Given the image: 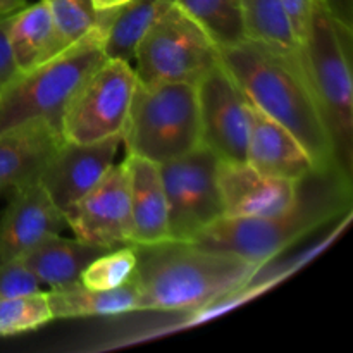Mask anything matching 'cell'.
Instances as JSON below:
<instances>
[{"label":"cell","mask_w":353,"mask_h":353,"mask_svg":"<svg viewBox=\"0 0 353 353\" xmlns=\"http://www.w3.org/2000/svg\"><path fill=\"white\" fill-rule=\"evenodd\" d=\"M10 193L9 203L0 214V264L21 259L43 238L61 233L65 226L64 214L38 179Z\"/></svg>","instance_id":"cell-14"},{"label":"cell","mask_w":353,"mask_h":353,"mask_svg":"<svg viewBox=\"0 0 353 353\" xmlns=\"http://www.w3.org/2000/svg\"><path fill=\"white\" fill-rule=\"evenodd\" d=\"M52 317L47 292L0 300V336L28 333L45 326Z\"/></svg>","instance_id":"cell-25"},{"label":"cell","mask_w":353,"mask_h":353,"mask_svg":"<svg viewBox=\"0 0 353 353\" xmlns=\"http://www.w3.org/2000/svg\"><path fill=\"white\" fill-rule=\"evenodd\" d=\"M352 186L353 179L338 169H317L299 181L295 203L285 212L265 217H219L200 231L192 243L264 268L302 238L350 212Z\"/></svg>","instance_id":"cell-3"},{"label":"cell","mask_w":353,"mask_h":353,"mask_svg":"<svg viewBox=\"0 0 353 353\" xmlns=\"http://www.w3.org/2000/svg\"><path fill=\"white\" fill-rule=\"evenodd\" d=\"M26 6V0H0V19H7V17L14 16Z\"/></svg>","instance_id":"cell-31"},{"label":"cell","mask_w":353,"mask_h":353,"mask_svg":"<svg viewBox=\"0 0 353 353\" xmlns=\"http://www.w3.org/2000/svg\"><path fill=\"white\" fill-rule=\"evenodd\" d=\"M221 62L219 47L176 3H172L138 43L133 69L138 81L196 85Z\"/></svg>","instance_id":"cell-7"},{"label":"cell","mask_w":353,"mask_h":353,"mask_svg":"<svg viewBox=\"0 0 353 353\" xmlns=\"http://www.w3.org/2000/svg\"><path fill=\"white\" fill-rule=\"evenodd\" d=\"M219 48L247 40L241 17V0H174Z\"/></svg>","instance_id":"cell-23"},{"label":"cell","mask_w":353,"mask_h":353,"mask_svg":"<svg viewBox=\"0 0 353 353\" xmlns=\"http://www.w3.org/2000/svg\"><path fill=\"white\" fill-rule=\"evenodd\" d=\"M105 23L78 43L0 86V133L43 121L61 131V119L79 86L107 61L102 50Z\"/></svg>","instance_id":"cell-5"},{"label":"cell","mask_w":353,"mask_h":353,"mask_svg":"<svg viewBox=\"0 0 353 353\" xmlns=\"http://www.w3.org/2000/svg\"><path fill=\"white\" fill-rule=\"evenodd\" d=\"M134 245L112 248L99 255L81 272L79 283L90 290H112L130 281L137 271Z\"/></svg>","instance_id":"cell-26"},{"label":"cell","mask_w":353,"mask_h":353,"mask_svg":"<svg viewBox=\"0 0 353 353\" xmlns=\"http://www.w3.org/2000/svg\"><path fill=\"white\" fill-rule=\"evenodd\" d=\"M196 97L203 147L209 148L217 161H245L250 102L221 62L196 83Z\"/></svg>","instance_id":"cell-10"},{"label":"cell","mask_w":353,"mask_h":353,"mask_svg":"<svg viewBox=\"0 0 353 353\" xmlns=\"http://www.w3.org/2000/svg\"><path fill=\"white\" fill-rule=\"evenodd\" d=\"M331 14L336 17L340 23L352 28L353 21V0H323Z\"/></svg>","instance_id":"cell-30"},{"label":"cell","mask_w":353,"mask_h":353,"mask_svg":"<svg viewBox=\"0 0 353 353\" xmlns=\"http://www.w3.org/2000/svg\"><path fill=\"white\" fill-rule=\"evenodd\" d=\"M302 64L330 133L338 169L353 179L352 28L340 23L323 0L316 3L302 41Z\"/></svg>","instance_id":"cell-4"},{"label":"cell","mask_w":353,"mask_h":353,"mask_svg":"<svg viewBox=\"0 0 353 353\" xmlns=\"http://www.w3.org/2000/svg\"><path fill=\"white\" fill-rule=\"evenodd\" d=\"M54 19L55 55L102 26L107 10H99L92 0H48Z\"/></svg>","instance_id":"cell-24"},{"label":"cell","mask_w":353,"mask_h":353,"mask_svg":"<svg viewBox=\"0 0 353 353\" xmlns=\"http://www.w3.org/2000/svg\"><path fill=\"white\" fill-rule=\"evenodd\" d=\"M138 78L130 62L107 59L79 86L61 119V134L72 143L123 137Z\"/></svg>","instance_id":"cell-8"},{"label":"cell","mask_w":353,"mask_h":353,"mask_svg":"<svg viewBox=\"0 0 353 353\" xmlns=\"http://www.w3.org/2000/svg\"><path fill=\"white\" fill-rule=\"evenodd\" d=\"M223 217L276 216L295 203L299 183L259 172L247 161L217 162Z\"/></svg>","instance_id":"cell-13"},{"label":"cell","mask_w":353,"mask_h":353,"mask_svg":"<svg viewBox=\"0 0 353 353\" xmlns=\"http://www.w3.org/2000/svg\"><path fill=\"white\" fill-rule=\"evenodd\" d=\"M121 143L126 155L159 165L200 147L196 85L138 81Z\"/></svg>","instance_id":"cell-6"},{"label":"cell","mask_w":353,"mask_h":353,"mask_svg":"<svg viewBox=\"0 0 353 353\" xmlns=\"http://www.w3.org/2000/svg\"><path fill=\"white\" fill-rule=\"evenodd\" d=\"M137 248L140 312H196L238 295L262 268L186 241Z\"/></svg>","instance_id":"cell-2"},{"label":"cell","mask_w":353,"mask_h":353,"mask_svg":"<svg viewBox=\"0 0 353 353\" xmlns=\"http://www.w3.org/2000/svg\"><path fill=\"white\" fill-rule=\"evenodd\" d=\"M217 157L203 145L159 165L168 200L169 240L192 243L207 226L223 217Z\"/></svg>","instance_id":"cell-9"},{"label":"cell","mask_w":353,"mask_h":353,"mask_svg":"<svg viewBox=\"0 0 353 353\" xmlns=\"http://www.w3.org/2000/svg\"><path fill=\"white\" fill-rule=\"evenodd\" d=\"M105 252L107 248L86 243L76 236L64 238L57 233L43 238L21 261L41 285L57 290L78 283L86 265Z\"/></svg>","instance_id":"cell-18"},{"label":"cell","mask_w":353,"mask_h":353,"mask_svg":"<svg viewBox=\"0 0 353 353\" xmlns=\"http://www.w3.org/2000/svg\"><path fill=\"white\" fill-rule=\"evenodd\" d=\"M47 299L54 321L140 312V292L134 276L112 290H90L78 281L64 288L50 290Z\"/></svg>","instance_id":"cell-19"},{"label":"cell","mask_w":353,"mask_h":353,"mask_svg":"<svg viewBox=\"0 0 353 353\" xmlns=\"http://www.w3.org/2000/svg\"><path fill=\"white\" fill-rule=\"evenodd\" d=\"M241 17L247 40L257 41L288 57H302L281 0H241Z\"/></svg>","instance_id":"cell-22"},{"label":"cell","mask_w":353,"mask_h":353,"mask_svg":"<svg viewBox=\"0 0 353 353\" xmlns=\"http://www.w3.org/2000/svg\"><path fill=\"white\" fill-rule=\"evenodd\" d=\"M219 59L248 102L285 126L309 152L319 171L338 169L302 57H288L257 41L243 40L219 48Z\"/></svg>","instance_id":"cell-1"},{"label":"cell","mask_w":353,"mask_h":353,"mask_svg":"<svg viewBox=\"0 0 353 353\" xmlns=\"http://www.w3.org/2000/svg\"><path fill=\"white\" fill-rule=\"evenodd\" d=\"M7 43L17 72L28 71L55 55L54 19L48 0L28 3L9 21Z\"/></svg>","instance_id":"cell-20"},{"label":"cell","mask_w":353,"mask_h":353,"mask_svg":"<svg viewBox=\"0 0 353 353\" xmlns=\"http://www.w3.org/2000/svg\"><path fill=\"white\" fill-rule=\"evenodd\" d=\"M41 286L21 259L0 264V300L43 292Z\"/></svg>","instance_id":"cell-27"},{"label":"cell","mask_w":353,"mask_h":353,"mask_svg":"<svg viewBox=\"0 0 353 353\" xmlns=\"http://www.w3.org/2000/svg\"><path fill=\"white\" fill-rule=\"evenodd\" d=\"M134 247L169 241L168 200L159 164L126 155Z\"/></svg>","instance_id":"cell-17"},{"label":"cell","mask_w":353,"mask_h":353,"mask_svg":"<svg viewBox=\"0 0 353 353\" xmlns=\"http://www.w3.org/2000/svg\"><path fill=\"white\" fill-rule=\"evenodd\" d=\"M62 214L65 226L86 243L107 250L133 245L126 161L114 164L95 188Z\"/></svg>","instance_id":"cell-11"},{"label":"cell","mask_w":353,"mask_h":353,"mask_svg":"<svg viewBox=\"0 0 353 353\" xmlns=\"http://www.w3.org/2000/svg\"><path fill=\"white\" fill-rule=\"evenodd\" d=\"M10 17L0 19V86H2L3 83L9 81V79L17 72L12 61V55H10L9 43H7V30H9Z\"/></svg>","instance_id":"cell-29"},{"label":"cell","mask_w":353,"mask_h":353,"mask_svg":"<svg viewBox=\"0 0 353 353\" xmlns=\"http://www.w3.org/2000/svg\"><path fill=\"white\" fill-rule=\"evenodd\" d=\"M123 137L105 138L93 143L62 141L41 169L38 181L52 202L64 212L78 202L116 164Z\"/></svg>","instance_id":"cell-12"},{"label":"cell","mask_w":353,"mask_h":353,"mask_svg":"<svg viewBox=\"0 0 353 353\" xmlns=\"http://www.w3.org/2000/svg\"><path fill=\"white\" fill-rule=\"evenodd\" d=\"M245 161L262 174L295 183L317 171L303 145L285 126L255 109L252 103Z\"/></svg>","instance_id":"cell-15"},{"label":"cell","mask_w":353,"mask_h":353,"mask_svg":"<svg viewBox=\"0 0 353 353\" xmlns=\"http://www.w3.org/2000/svg\"><path fill=\"white\" fill-rule=\"evenodd\" d=\"M92 2L99 10H116L119 7L128 6L133 0H92Z\"/></svg>","instance_id":"cell-32"},{"label":"cell","mask_w":353,"mask_h":353,"mask_svg":"<svg viewBox=\"0 0 353 353\" xmlns=\"http://www.w3.org/2000/svg\"><path fill=\"white\" fill-rule=\"evenodd\" d=\"M62 141L61 131L43 121L0 133V193L38 179Z\"/></svg>","instance_id":"cell-16"},{"label":"cell","mask_w":353,"mask_h":353,"mask_svg":"<svg viewBox=\"0 0 353 353\" xmlns=\"http://www.w3.org/2000/svg\"><path fill=\"white\" fill-rule=\"evenodd\" d=\"M174 3V0H133L128 6L110 10L102 38L107 59L130 62L152 24Z\"/></svg>","instance_id":"cell-21"},{"label":"cell","mask_w":353,"mask_h":353,"mask_svg":"<svg viewBox=\"0 0 353 353\" xmlns=\"http://www.w3.org/2000/svg\"><path fill=\"white\" fill-rule=\"evenodd\" d=\"M317 2L319 0H281L283 7L286 10V16L290 19V24L293 28V33H295L300 45H302L303 38H305L307 31H309Z\"/></svg>","instance_id":"cell-28"}]
</instances>
